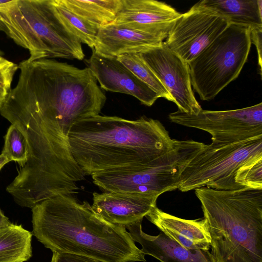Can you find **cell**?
I'll return each mask as SVG.
<instances>
[{
  "instance_id": "25",
  "label": "cell",
  "mask_w": 262,
  "mask_h": 262,
  "mask_svg": "<svg viewBox=\"0 0 262 262\" xmlns=\"http://www.w3.org/2000/svg\"><path fill=\"white\" fill-rule=\"evenodd\" d=\"M18 65L0 56V104L10 91L14 75Z\"/></svg>"
},
{
  "instance_id": "23",
  "label": "cell",
  "mask_w": 262,
  "mask_h": 262,
  "mask_svg": "<svg viewBox=\"0 0 262 262\" xmlns=\"http://www.w3.org/2000/svg\"><path fill=\"white\" fill-rule=\"evenodd\" d=\"M2 153L10 162H17L20 166L27 161L28 153L27 139L20 130L14 124H11L7 130Z\"/></svg>"
},
{
  "instance_id": "18",
  "label": "cell",
  "mask_w": 262,
  "mask_h": 262,
  "mask_svg": "<svg viewBox=\"0 0 262 262\" xmlns=\"http://www.w3.org/2000/svg\"><path fill=\"white\" fill-rule=\"evenodd\" d=\"M205 6L215 11L229 24L249 28H262L261 0H203Z\"/></svg>"
},
{
  "instance_id": "17",
  "label": "cell",
  "mask_w": 262,
  "mask_h": 262,
  "mask_svg": "<svg viewBox=\"0 0 262 262\" xmlns=\"http://www.w3.org/2000/svg\"><path fill=\"white\" fill-rule=\"evenodd\" d=\"M164 38L110 23L99 28L94 50L106 56L115 57L139 53L158 45Z\"/></svg>"
},
{
  "instance_id": "21",
  "label": "cell",
  "mask_w": 262,
  "mask_h": 262,
  "mask_svg": "<svg viewBox=\"0 0 262 262\" xmlns=\"http://www.w3.org/2000/svg\"><path fill=\"white\" fill-rule=\"evenodd\" d=\"M58 14L69 31L81 43L94 48L99 28L78 16L66 7L60 0H53Z\"/></svg>"
},
{
  "instance_id": "3",
  "label": "cell",
  "mask_w": 262,
  "mask_h": 262,
  "mask_svg": "<svg viewBox=\"0 0 262 262\" xmlns=\"http://www.w3.org/2000/svg\"><path fill=\"white\" fill-rule=\"evenodd\" d=\"M67 138L75 161L91 176L147 164L173 149L178 142L158 120L100 115L75 123Z\"/></svg>"
},
{
  "instance_id": "24",
  "label": "cell",
  "mask_w": 262,
  "mask_h": 262,
  "mask_svg": "<svg viewBox=\"0 0 262 262\" xmlns=\"http://www.w3.org/2000/svg\"><path fill=\"white\" fill-rule=\"evenodd\" d=\"M235 181L242 188L262 189V157L241 167Z\"/></svg>"
},
{
  "instance_id": "9",
  "label": "cell",
  "mask_w": 262,
  "mask_h": 262,
  "mask_svg": "<svg viewBox=\"0 0 262 262\" xmlns=\"http://www.w3.org/2000/svg\"><path fill=\"white\" fill-rule=\"evenodd\" d=\"M168 117L173 123L208 133L214 143H232L262 136L261 102L233 110L202 109L196 115L178 110Z\"/></svg>"
},
{
  "instance_id": "16",
  "label": "cell",
  "mask_w": 262,
  "mask_h": 262,
  "mask_svg": "<svg viewBox=\"0 0 262 262\" xmlns=\"http://www.w3.org/2000/svg\"><path fill=\"white\" fill-rule=\"evenodd\" d=\"M142 222L136 223L127 229L134 242L142 246L141 250L160 262H215L209 250H190L171 240L163 232L156 236L144 233Z\"/></svg>"
},
{
  "instance_id": "26",
  "label": "cell",
  "mask_w": 262,
  "mask_h": 262,
  "mask_svg": "<svg viewBox=\"0 0 262 262\" xmlns=\"http://www.w3.org/2000/svg\"><path fill=\"white\" fill-rule=\"evenodd\" d=\"M51 262H104L93 257L70 253L53 252Z\"/></svg>"
},
{
  "instance_id": "13",
  "label": "cell",
  "mask_w": 262,
  "mask_h": 262,
  "mask_svg": "<svg viewBox=\"0 0 262 262\" xmlns=\"http://www.w3.org/2000/svg\"><path fill=\"white\" fill-rule=\"evenodd\" d=\"M181 13L169 5L154 0H122L111 23L166 39Z\"/></svg>"
},
{
  "instance_id": "8",
  "label": "cell",
  "mask_w": 262,
  "mask_h": 262,
  "mask_svg": "<svg viewBox=\"0 0 262 262\" xmlns=\"http://www.w3.org/2000/svg\"><path fill=\"white\" fill-rule=\"evenodd\" d=\"M262 157V136L228 144H204L180 176L182 192L207 187L216 190L243 188L235 181L238 169Z\"/></svg>"
},
{
  "instance_id": "15",
  "label": "cell",
  "mask_w": 262,
  "mask_h": 262,
  "mask_svg": "<svg viewBox=\"0 0 262 262\" xmlns=\"http://www.w3.org/2000/svg\"><path fill=\"white\" fill-rule=\"evenodd\" d=\"M171 240L190 250H209L211 237L206 220H185L166 213L157 206L146 216Z\"/></svg>"
},
{
  "instance_id": "28",
  "label": "cell",
  "mask_w": 262,
  "mask_h": 262,
  "mask_svg": "<svg viewBox=\"0 0 262 262\" xmlns=\"http://www.w3.org/2000/svg\"><path fill=\"white\" fill-rule=\"evenodd\" d=\"M12 224L9 219L4 215L0 209V228L9 226Z\"/></svg>"
},
{
  "instance_id": "2",
  "label": "cell",
  "mask_w": 262,
  "mask_h": 262,
  "mask_svg": "<svg viewBox=\"0 0 262 262\" xmlns=\"http://www.w3.org/2000/svg\"><path fill=\"white\" fill-rule=\"evenodd\" d=\"M31 210L33 235L53 252L80 254L104 262L146 261L145 255L126 228L105 221L86 201L61 194Z\"/></svg>"
},
{
  "instance_id": "10",
  "label": "cell",
  "mask_w": 262,
  "mask_h": 262,
  "mask_svg": "<svg viewBox=\"0 0 262 262\" xmlns=\"http://www.w3.org/2000/svg\"><path fill=\"white\" fill-rule=\"evenodd\" d=\"M229 25L226 18L199 2L176 20L164 42L188 63Z\"/></svg>"
},
{
  "instance_id": "29",
  "label": "cell",
  "mask_w": 262,
  "mask_h": 262,
  "mask_svg": "<svg viewBox=\"0 0 262 262\" xmlns=\"http://www.w3.org/2000/svg\"><path fill=\"white\" fill-rule=\"evenodd\" d=\"M9 162L10 161L7 158V157L2 153L0 155V170L5 164H6L7 163H9Z\"/></svg>"
},
{
  "instance_id": "19",
  "label": "cell",
  "mask_w": 262,
  "mask_h": 262,
  "mask_svg": "<svg viewBox=\"0 0 262 262\" xmlns=\"http://www.w3.org/2000/svg\"><path fill=\"white\" fill-rule=\"evenodd\" d=\"M33 234L21 225L0 228V262H25L32 255Z\"/></svg>"
},
{
  "instance_id": "20",
  "label": "cell",
  "mask_w": 262,
  "mask_h": 262,
  "mask_svg": "<svg viewBox=\"0 0 262 262\" xmlns=\"http://www.w3.org/2000/svg\"><path fill=\"white\" fill-rule=\"evenodd\" d=\"M70 10L99 28L112 23L122 0H60Z\"/></svg>"
},
{
  "instance_id": "22",
  "label": "cell",
  "mask_w": 262,
  "mask_h": 262,
  "mask_svg": "<svg viewBox=\"0 0 262 262\" xmlns=\"http://www.w3.org/2000/svg\"><path fill=\"white\" fill-rule=\"evenodd\" d=\"M117 58L139 79L152 89L160 98L162 97L173 102V99L169 93L150 68L142 59L138 53L123 54L118 56Z\"/></svg>"
},
{
  "instance_id": "1",
  "label": "cell",
  "mask_w": 262,
  "mask_h": 262,
  "mask_svg": "<svg viewBox=\"0 0 262 262\" xmlns=\"http://www.w3.org/2000/svg\"><path fill=\"white\" fill-rule=\"evenodd\" d=\"M16 86L0 114L25 136L60 130L66 136L79 121L99 115L106 97L88 67L50 59L22 61Z\"/></svg>"
},
{
  "instance_id": "11",
  "label": "cell",
  "mask_w": 262,
  "mask_h": 262,
  "mask_svg": "<svg viewBox=\"0 0 262 262\" xmlns=\"http://www.w3.org/2000/svg\"><path fill=\"white\" fill-rule=\"evenodd\" d=\"M138 53L169 93L179 111L196 115L202 110L193 92L188 62L164 41Z\"/></svg>"
},
{
  "instance_id": "27",
  "label": "cell",
  "mask_w": 262,
  "mask_h": 262,
  "mask_svg": "<svg viewBox=\"0 0 262 262\" xmlns=\"http://www.w3.org/2000/svg\"><path fill=\"white\" fill-rule=\"evenodd\" d=\"M251 43L256 47L258 54V63L259 67L260 74L261 73V45H262V28L250 30Z\"/></svg>"
},
{
  "instance_id": "5",
  "label": "cell",
  "mask_w": 262,
  "mask_h": 262,
  "mask_svg": "<svg viewBox=\"0 0 262 262\" xmlns=\"http://www.w3.org/2000/svg\"><path fill=\"white\" fill-rule=\"evenodd\" d=\"M0 31L27 49L31 61L82 60L81 43L67 29L53 0H11L0 8Z\"/></svg>"
},
{
  "instance_id": "4",
  "label": "cell",
  "mask_w": 262,
  "mask_h": 262,
  "mask_svg": "<svg viewBox=\"0 0 262 262\" xmlns=\"http://www.w3.org/2000/svg\"><path fill=\"white\" fill-rule=\"evenodd\" d=\"M215 262H262V189H195Z\"/></svg>"
},
{
  "instance_id": "7",
  "label": "cell",
  "mask_w": 262,
  "mask_h": 262,
  "mask_svg": "<svg viewBox=\"0 0 262 262\" xmlns=\"http://www.w3.org/2000/svg\"><path fill=\"white\" fill-rule=\"evenodd\" d=\"M251 45L249 28L229 24L188 63L192 88L202 100L214 99L237 78L247 60Z\"/></svg>"
},
{
  "instance_id": "6",
  "label": "cell",
  "mask_w": 262,
  "mask_h": 262,
  "mask_svg": "<svg viewBox=\"0 0 262 262\" xmlns=\"http://www.w3.org/2000/svg\"><path fill=\"white\" fill-rule=\"evenodd\" d=\"M204 145L178 140L173 149L147 164L97 173L92 176L93 182L105 191L159 196L178 189L184 169Z\"/></svg>"
},
{
  "instance_id": "14",
  "label": "cell",
  "mask_w": 262,
  "mask_h": 262,
  "mask_svg": "<svg viewBox=\"0 0 262 262\" xmlns=\"http://www.w3.org/2000/svg\"><path fill=\"white\" fill-rule=\"evenodd\" d=\"M158 196L126 192H94V211L105 221L127 228L142 222L156 207Z\"/></svg>"
},
{
  "instance_id": "12",
  "label": "cell",
  "mask_w": 262,
  "mask_h": 262,
  "mask_svg": "<svg viewBox=\"0 0 262 262\" xmlns=\"http://www.w3.org/2000/svg\"><path fill=\"white\" fill-rule=\"evenodd\" d=\"M88 63L100 87L107 91L131 95L148 106L160 98L117 57L101 55L93 49Z\"/></svg>"
}]
</instances>
